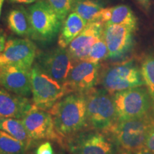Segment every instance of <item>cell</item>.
I'll list each match as a JSON object with an SVG mask.
<instances>
[{
    "mask_svg": "<svg viewBox=\"0 0 154 154\" xmlns=\"http://www.w3.org/2000/svg\"><path fill=\"white\" fill-rule=\"evenodd\" d=\"M7 40V35L5 32L2 29H0V53L5 49Z\"/></svg>",
    "mask_w": 154,
    "mask_h": 154,
    "instance_id": "28",
    "label": "cell"
},
{
    "mask_svg": "<svg viewBox=\"0 0 154 154\" xmlns=\"http://www.w3.org/2000/svg\"><path fill=\"white\" fill-rule=\"evenodd\" d=\"M28 149L22 141L0 129V154H26Z\"/></svg>",
    "mask_w": 154,
    "mask_h": 154,
    "instance_id": "23",
    "label": "cell"
},
{
    "mask_svg": "<svg viewBox=\"0 0 154 154\" xmlns=\"http://www.w3.org/2000/svg\"><path fill=\"white\" fill-rule=\"evenodd\" d=\"M103 26L104 24L99 21L87 24L71 42L66 49L75 63L86 60L94 44L103 36Z\"/></svg>",
    "mask_w": 154,
    "mask_h": 154,
    "instance_id": "14",
    "label": "cell"
},
{
    "mask_svg": "<svg viewBox=\"0 0 154 154\" xmlns=\"http://www.w3.org/2000/svg\"><path fill=\"white\" fill-rule=\"evenodd\" d=\"M84 131L75 136L69 143L76 154H117L119 147L107 133Z\"/></svg>",
    "mask_w": 154,
    "mask_h": 154,
    "instance_id": "10",
    "label": "cell"
},
{
    "mask_svg": "<svg viewBox=\"0 0 154 154\" xmlns=\"http://www.w3.org/2000/svg\"><path fill=\"white\" fill-rule=\"evenodd\" d=\"M117 121L140 118L151 113V100L143 86L128 88L113 94Z\"/></svg>",
    "mask_w": 154,
    "mask_h": 154,
    "instance_id": "6",
    "label": "cell"
},
{
    "mask_svg": "<svg viewBox=\"0 0 154 154\" xmlns=\"http://www.w3.org/2000/svg\"><path fill=\"white\" fill-rule=\"evenodd\" d=\"M103 7L92 0H80L72 5V11H75L82 17L86 24L99 21Z\"/></svg>",
    "mask_w": 154,
    "mask_h": 154,
    "instance_id": "21",
    "label": "cell"
},
{
    "mask_svg": "<svg viewBox=\"0 0 154 154\" xmlns=\"http://www.w3.org/2000/svg\"><path fill=\"white\" fill-rule=\"evenodd\" d=\"M86 26L85 22L79 15L75 11H71L61 24L58 38L59 47L66 49Z\"/></svg>",
    "mask_w": 154,
    "mask_h": 154,
    "instance_id": "18",
    "label": "cell"
},
{
    "mask_svg": "<svg viewBox=\"0 0 154 154\" xmlns=\"http://www.w3.org/2000/svg\"><path fill=\"white\" fill-rule=\"evenodd\" d=\"M78 1H80V0H72V5H73V4H74V2H78Z\"/></svg>",
    "mask_w": 154,
    "mask_h": 154,
    "instance_id": "34",
    "label": "cell"
},
{
    "mask_svg": "<svg viewBox=\"0 0 154 154\" xmlns=\"http://www.w3.org/2000/svg\"><path fill=\"white\" fill-rule=\"evenodd\" d=\"M1 69H2V66L0 65V72H1Z\"/></svg>",
    "mask_w": 154,
    "mask_h": 154,
    "instance_id": "35",
    "label": "cell"
},
{
    "mask_svg": "<svg viewBox=\"0 0 154 154\" xmlns=\"http://www.w3.org/2000/svg\"><path fill=\"white\" fill-rule=\"evenodd\" d=\"M21 120L33 141L49 139L62 143L61 137L56 131L52 116L49 111L33 104Z\"/></svg>",
    "mask_w": 154,
    "mask_h": 154,
    "instance_id": "8",
    "label": "cell"
},
{
    "mask_svg": "<svg viewBox=\"0 0 154 154\" xmlns=\"http://www.w3.org/2000/svg\"><path fill=\"white\" fill-rule=\"evenodd\" d=\"M154 126L152 113L130 120L118 121L105 131L111 136L119 149L135 153L145 146L146 138Z\"/></svg>",
    "mask_w": 154,
    "mask_h": 154,
    "instance_id": "2",
    "label": "cell"
},
{
    "mask_svg": "<svg viewBox=\"0 0 154 154\" xmlns=\"http://www.w3.org/2000/svg\"><path fill=\"white\" fill-rule=\"evenodd\" d=\"M88 126L95 131H105L117 121L112 94L104 88L90 90L86 93Z\"/></svg>",
    "mask_w": 154,
    "mask_h": 154,
    "instance_id": "3",
    "label": "cell"
},
{
    "mask_svg": "<svg viewBox=\"0 0 154 154\" xmlns=\"http://www.w3.org/2000/svg\"><path fill=\"white\" fill-rule=\"evenodd\" d=\"M99 22L104 24L126 25L136 29L137 18L128 6L121 5L113 7L103 8L100 15Z\"/></svg>",
    "mask_w": 154,
    "mask_h": 154,
    "instance_id": "17",
    "label": "cell"
},
{
    "mask_svg": "<svg viewBox=\"0 0 154 154\" xmlns=\"http://www.w3.org/2000/svg\"><path fill=\"white\" fill-rule=\"evenodd\" d=\"M140 72L151 100V113L154 116V54L145 57L141 63Z\"/></svg>",
    "mask_w": 154,
    "mask_h": 154,
    "instance_id": "22",
    "label": "cell"
},
{
    "mask_svg": "<svg viewBox=\"0 0 154 154\" xmlns=\"http://www.w3.org/2000/svg\"><path fill=\"white\" fill-rule=\"evenodd\" d=\"M5 0H0V16H1V12H2V5Z\"/></svg>",
    "mask_w": 154,
    "mask_h": 154,
    "instance_id": "33",
    "label": "cell"
},
{
    "mask_svg": "<svg viewBox=\"0 0 154 154\" xmlns=\"http://www.w3.org/2000/svg\"><path fill=\"white\" fill-rule=\"evenodd\" d=\"M134 31L126 25L104 24L103 38L109 49V58L119 59L130 51Z\"/></svg>",
    "mask_w": 154,
    "mask_h": 154,
    "instance_id": "13",
    "label": "cell"
},
{
    "mask_svg": "<svg viewBox=\"0 0 154 154\" xmlns=\"http://www.w3.org/2000/svg\"><path fill=\"white\" fill-rule=\"evenodd\" d=\"M109 49L103 36L94 44L85 61L92 63H99L109 58Z\"/></svg>",
    "mask_w": 154,
    "mask_h": 154,
    "instance_id": "24",
    "label": "cell"
},
{
    "mask_svg": "<svg viewBox=\"0 0 154 154\" xmlns=\"http://www.w3.org/2000/svg\"><path fill=\"white\" fill-rule=\"evenodd\" d=\"M32 105L27 97L11 93L0 86V117L22 119Z\"/></svg>",
    "mask_w": 154,
    "mask_h": 154,
    "instance_id": "16",
    "label": "cell"
},
{
    "mask_svg": "<svg viewBox=\"0 0 154 154\" xmlns=\"http://www.w3.org/2000/svg\"><path fill=\"white\" fill-rule=\"evenodd\" d=\"M36 63L44 72L65 86L68 76L74 64L66 49L58 47L36 57Z\"/></svg>",
    "mask_w": 154,
    "mask_h": 154,
    "instance_id": "11",
    "label": "cell"
},
{
    "mask_svg": "<svg viewBox=\"0 0 154 154\" xmlns=\"http://www.w3.org/2000/svg\"><path fill=\"white\" fill-rule=\"evenodd\" d=\"M101 82L111 94L145 84L140 69L132 61L107 68L102 74Z\"/></svg>",
    "mask_w": 154,
    "mask_h": 154,
    "instance_id": "7",
    "label": "cell"
},
{
    "mask_svg": "<svg viewBox=\"0 0 154 154\" xmlns=\"http://www.w3.org/2000/svg\"><path fill=\"white\" fill-rule=\"evenodd\" d=\"M27 10L32 26V38L42 43L52 42L60 31L62 22L47 0H38Z\"/></svg>",
    "mask_w": 154,
    "mask_h": 154,
    "instance_id": "4",
    "label": "cell"
},
{
    "mask_svg": "<svg viewBox=\"0 0 154 154\" xmlns=\"http://www.w3.org/2000/svg\"><path fill=\"white\" fill-rule=\"evenodd\" d=\"M47 1L55 11L62 22L72 11V0H47Z\"/></svg>",
    "mask_w": 154,
    "mask_h": 154,
    "instance_id": "25",
    "label": "cell"
},
{
    "mask_svg": "<svg viewBox=\"0 0 154 154\" xmlns=\"http://www.w3.org/2000/svg\"><path fill=\"white\" fill-rule=\"evenodd\" d=\"M137 1L146 11L149 10L150 7H151V1L150 0H137Z\"/></svg>",
    "mask_w": 154,
    "mask_h": 154,
    "instance_id": "29",
    "label": "cell"
},
{
    "mask_svg": "<svg viewBox=\"0 0 154 154\" xmlns=\"http://www.w3.org/2000/svg\"><path fill=\"white\" fill-rule=\"evenodd\" d=\"M31 69L14 66H2L0 86L17 95L29 97L32 94Z\"/></svg>",
    "mask_w": 154,
    "mask_h": 154,
    "instance_id": "15",
    "label": "cell"
},
{
    "mask_svg": "<svg viewBox=\"0 0 154 154\" xmlns=\"http://www.w3.org/2000/svg\"><path fill=\"white\" fill-rule=\"evenodd\" d=\"M7 21V26L13 33L22 37L32 38V26L27 8L19 6L11 9Z\"/></svg>",
    "mask_w": 154,
    "mask_h": 154,
    "instance_id": "19",
    "label": "cell"
},
{
    "mask_svg": "<svg viewBox=\"0 0 154 154\" xmlns=\"http://www.w3.org/2000/svg\"><path fill=\"white\" fill-rule=\"evenodd\" d=\"M0 129L22 141L28 149L33 143L21 119L0 117Z\"/></svg>",
    "mask_w": 154,
    "mask_h": 154,
    "instance_id": "20",
    "label": "cell"
},
{
    "mask_svg": "<svg viewBox=\"0 0 154 154\" xmlns=\"http://www.w3.org/2000/svg\"><path fill=\"white\" fill-rule=\"evenodd\" d=\"M117 154H134V153H133V152L129 151H126V150L121 149V151H118Z\"/></svg>",
    "mask_w": 154,
    "mask_h": 154,
    "instance_id": "32",
    "label": "cell"
},
{
    "mask_svg": "<svg viewBox=\"0 0 154 154\" xmlns=\"http://www.w3.org/2000/svg\"><path fill=\"white\" fill-rule=\"evenodd\" d=\"M86 108V94L73 92L49 109L56 131L61 138L74 137L88 126Z\"/></svg>",
    "mask_w": 154,
    "mask_h": 154,
    "instance_id": "1",
    "label": "cell"
},
{
    "mask_svg": "<svg viewBox=\"0 0 154 154\" xmlns=\"http://www.w3.org/2000/svg\"><path fill=\"white\" fill-rule=\"evenodd\" d=\"M145 146L154 153V126L149 131L146 138Z\"/></svg>",
    "mask_w": 154,
    "mask_h": 154,
    "instance_id": "27",
    "label": "cell"
},
{
    "mask_svg": "<svg viewBox=\"0 0 154 154\" xmlns=\"http://www.w3.org/2000/svg\"><path fill=\"white\" fill-rule=\"evenodd\" d=\"M134 154H154V153L150 151L149 149H148L146 146H143V148L135 152Z\"/></svg>",
    "mask_w": 154,
    "mask_h": 154,
    "instance_id": "31",
    "label": "cell"
},
{
    "mask_svg": "<svg viewBox=\"0 0 154 154\" xmlns=\"http://www.w3.org/2000/svg\"><path fill=\"white\" fill-rule=\"evenodd\" d=\"M33 103L43 110H49L61 98L69 94L66 86L50 76L34 63L30 70Z\"/></svg>",
    "mask_w": 154,
    "mask_h": 154,
    "instance_id": "5",
    "label": "cell"
},
{
    "mask_svg": "<svg viewBox=\"0 0 154 154\" xmlns=\"http://www.w3.org/2000/svg\"><path fill=\"white\" fill-rule=\"evenodd\" d=\"M36 57V46L29 38H9L0 53V65H14L31 69Z\"/></svg>",
    "mask_w": 154,
    "mask_h": 154,
    "instance_id": "9",
    "label": "cell"
},
{
    "mask_svg": "<svg viewBox=\"0 0 154 154\" xmlns=\"http://www.w3.org/2000/svg\"><path fill=\"white\" fill-rule=\"evenodd\" d=\"M35 154H54L53 147L49 141H45L38 146Z\"/></svg>",
    "mask_w": 154,
    "mask_h": 154,
    "instance_id": "26",
    "label": "cell"
},
{
    "mask_svg": "<svg viewBox=\"0 0 154 154\" xmlns=\"http://www.w3.org/2000/svg\"><path fill=\"white\" fill-rule=\"evenodd\" d=\"M10 2L17 4H33L38 0H8Z\"/></svg>",
    "mask_w": 154,
    "mask_h": 154,
    "instance_id": "30",
    "label": "cell"
},
{
    "mask_svg": "<svg viewBox=\"0 0 154 154\" xmlns=\"http://www.w3.org/2000/svg\"><path fill=\"white\" fill-rule=\"evenodd\" d=\"M100 63L82 61L74 64L65 84L69 94H86L93 89L99 79Z\"/></svg>",
    "mask_w": 154,
    "mask_h": 154,
    "instance_id": "12",
    "label": "cell"
}]
</instances>
